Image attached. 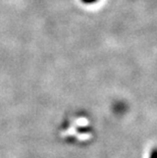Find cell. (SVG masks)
<instances>
[{
  "mask_svg": "<svg viewBox=\"0 0 157 158\" xmlns=\"http://www.w3.org/2000/svg\"><path fill=\"white\" fill-rule=\"evenodd\" d=\"M150 158H157V148L153 149V151L151 152V155H150Z\"/></svg>",
  "mask_w": 157,
  "mask_h": 158,
  "instance_id": "obj_1",
  "label": "cell"
}]
</instances>
